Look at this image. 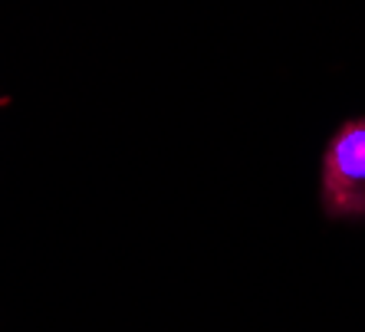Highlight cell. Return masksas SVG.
Here are the masks:
<instances>
[{"mask_svg": "<svg viewBox=\"0 0 365 332\" xmlns=\"http://www.w3.org/2000/svg\"><path fill=\"white\" fill-rule=\"evenodd\" d=\"M323 194L336 214H365V119L332 135L323 158Z\"/></svg>", "mask_w": 365, "mask_h": 332, "instance_id": "1", "label": "cell"}]
</instances>
